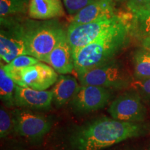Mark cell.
Segmentation results:
<instances>
[{"label": "cell", "instance_id": "obj_1", "mask_svg": "<svg viewBox=\"0 0 150 150\" xmlns=\"http://www.w3.org/2000/svg\"><path fill=\"white\" fill-rule=\"evenodd\" d=\"M140 123L101 117L77 127L68 139L70 150H102L145 134Z\"/></svg>", "mask_w": 150, "mask_h": 150}, {"label": "cell", "instance_id": "obj_2", "mask_svg": "<svg viewBox=\"0 0 150 150\" xmlns=\"http://www.w3.org/2000/svg\"><path fill=\"white\" fill-rule=\"evenodd\" d=\"M130 32V24L122 18L96 40L72 52L76 74L113 60L126 45Z\"/></svg>", "mask_w": 150, "mask_h": 150}, {"label": "cell", "instance_id": "obj_3", "mask_svg": "<svg viewBox=\"0 0 150 150\" xmlns=\"http://www.w3.org/2000/svg\"><path fill=\"white\" fill-rule=\"evenodd\" d=\"M23 24L28 54L42 62L67 36V31L56 20L32 19L24 20Z\"/></svg>", "mask_w": 150, "mask_h": 150}, {"label": "cell", "instance_id": "obj_4", "mask_svg": "<svg viewBox=\"0 0 150 150\" xmlns=\"http://www.w3.org/2000/svg\"><path fill=\"white\" fill-rule=\"evenodd\" d=\"M81 85L101 86L110 89H121L131 85L129 75L115 60L77 74Z\"/></svg>", "mask_w": 150, "mask_h": 150}, {"label": "cell", "instance_id": "obj_5", "mask_svg": "<svg viewBox=\"0 0 150 150\" xmlns=\"http://www.w3.org/2000/svg\"><path fill=\"white\" fill-rule=\"evenodd\" d=\"M0 57L9 63L21 55H29L23 22L18 17L0 18Z\"/></svg>", "mask_w": 150, "mask_h": 150}, {"label": "cell", "instance_id": "obj_6", "mask_svg": "<svg viewBox=\"0 0 150 150\" xmlns=\"http://www.w3.org/2000/svg\"><path fill=\"white\" fill-rule=\"evenodd\" d=\"M118 15L103 17L88 23L70 24L67 29V38L72 52L96 40L102 33L122 20Z\"/></svg>", "mask_w": 150, "mask_h": 150}, {"label": "cell", "instance_id": "obj_7", "mask_svg": "<svg viewBox=\"0 0 150 150\" xmlns=\"http://www.w3.org/2000/svg\"><path fill=\"white\" fill-rule=\"evenodd\" d=\"M14 131L19 136L31 140H38L47 134L52 122L45 115L25 108L13 110Z\"/></svg>", "mask_w": 150, "mask_h": 150}, {"label": "cell", "instance_id": "obj_8", "mask_svg": "<svg viewBox=\"0 0 150 150\" xmlns=\"http://www.w3.org/2000/svg\"><path fill=\"white\" fill-rule=\"evenodd\" d=\"M108 112L117 120L136 123L144 121L147 115L140 93L136 90L119 95L110 103Z\"/></svg>", "mask_w": 150, "mask_h": 150}, {"label": "cell", "instance_id": "obj_9", "mask_svg": "<svg viewBox=\"0 0 150 150\" xmlns=\"http://www.w3.org/2000/svg\"><path fill=\"white\" fill-rule=\"evenodd\" d=\"M112 89L91 85H81L70 104L79 112H89L104 108L109 103Z\"/></svg>", "mask_w": 150, "mask_h": 150}, {"label": "cell", "instance_id": "obj_10", "mask_svg": "<svg viewBox=\"0 0 150 150\" xmlns=\"http://www.w3.org/2000/svg\"><path fill=\"white\" fill-rule=\"evenodd\" d=\"M24 87L38 91H46L55 84L59 74L48 64L38 62L22 70Z\"/></svg>", "mask_w": 150, "mask_h": 150}, {"label": "cell", "instance_id": "obj_11", "mask_svg": "<svg viewBox=\"0 0 150 150\" xmlns=\"http://www.w3.org/2000/svg\"><path fill=\"white\" fill-rule=\"evenodd\" d=\"M15 106L33 110L50 109L53 102L52 91H38L16 85Z\"/></svg>", "mask_w": 150, "mask_h": 150}, {"label": "cell", "instance_id": "obj_12", "mask_svg": "<svg viewBox=\"0 0 150 150\" xmlns=\"http://www.w3.org/2000/svg\"><path fill=\"white\" fill-rule=\"evenodd\" d=\"M43 63H47L60 74H71L74 70L72 49L67 36L48 54Z\"/></svg>", "mask_w": 150, "mask_h": 150}, {"label": "cell", "instance_id": "obj_13", "mask_svg": "<svg viewBox=\"0 0 150 150\" xmlns=\"http://www.w3.org/2000/svg\"><path fill=\"white\" fill-rule=\"evenodd\" d=\"M113 0H93L91 3L74 15L70 24L88 23L103 17L115 15Z\"/></svg>", "mask_w": 150, "mask_h": 150}, {"label": "cell", "instance_id": "obj_14", "mask_svg": "<svg viewBox=\"0 0 150 150\" xmlns=\"http://www.w3.org/2000/svg\"><path fill=\"white\" fill-rule=\"evenodd\" d=\"M28 14L33 20H47L63 16L65 11L61 0H30Z\"/></svg>", "mask_w": 150, "mask_h": 150}, {"label": "cell", "instance_id": "obj_15", "mask_svg": "<svg viewBox=\"0 0 150 150\" xmlns=\"http://www.w3.org/2000/svg\"><path fill=\"white\" fill-rule=\"evenodd\" d=\"M131 31L140 40L150 39V1L129 7Z\"/></svg>", "mask_w": 150, "mask_h": 150}, {"label": "cell", "instance_id": "obj_16", "mask_svg": "<svg viewBox=\"0 0 150 150\" xmlns=\"http://www.w3.org/2000/svg\"><path fill=\"white\" fill-rule=\"evenodd\" d=\"M79 86L76 79L72 75H59V78L51 90L54 104L57 107H61L71 102Z\"/></svg>", "mask_w": 150, "mask_h": 150}, {"label": "cell", "instance_id": "obj_17", "mask_svg": "<svg viewBox=\"0 0 150 150\" xmlns=\"http://www.w3.org/2000/svg\"><path fill=\"white\" fill-rule=\"evenodd\" d=\"M40 61L30 55H21L16 57L9 63L3 64L4 68L16 85L24 87L22 70L25 67L33 65Z\"/></svg>", "mask_w": 150, "mask_h": 150}, {"label": "cell", "instance_id": "obj_18", "mask_svg": "<svg viewBox=\"0 0 150 150\" xmlns=\"http://www.w3.org/2000/svg\"><path fill=\"white\" fill-rule=\"evenodd\" d=\"M135 80L150 78V52L142 47L137 50L133 57Z\"/></svg>", "mask_w": 150, "mask_h": 150}, {"label": "cell", "instance_id": "obj_19", "mask_svg": "<svg viewBox=\"0 0 150 150\" xmlns=\"http://www.w3.org/2000/svg\"><path fill=\"white\" fill-rule=\"evenodd\" d=\"M16 84L13 80L8 76L4 68L3 63H1L0 67V98L8 107L15 106V91Z\"/></svg>", "mask_w": 150, "mask_h": 150}, {"label": "cell", "instance_id": "obj_20", "mask_svg": "<svg viewBox=\"0 0 150 150\" xmlns=\"http://www.w3.org/2000/svg\"><path fill=\"white\" fill-rule=\"evenodd\" d=\"M30 0H0V18L19 17L28 13Z\"/></svg>", "mask_w": 150, "mask_h": 150}, {"label": "cell", "instance_id": "obj_21", "mask_svg": "<svg viewBox=\"0 0 150 150\" xmlns=\"http://www.w3.org/2000/svg\"><path fill=\"white\" fill-rule=\"evenodd\" d=\"M13 131H14L13 113L1 107L0 109V137L4 138Z\"/></svg>", "mask_w": 150, "mask_h": 150}, {"label": "cell", "instance_id": "obj_22", "mask_svg": "<svg viewBox=\"0 0 150 150\" xmlns=\"http://www.w3.org/2000/svg\"><path fill=\"white\" fill-rule=\"evenodd\" d=\"M93 1V0H63V2L67 12L70 15L74 16Z\"/></svg>", "mask_w": 150, "mask_h": 150}, {"label": "cell", "instance_id": "obj_23", "mask_svg": "<svg viewBox=\"0 0 150 150\" xmlns=\"http://www.w3.org/2000/svg\"><path fill=\"white\" fill-rule=\"evenodd\" d=\"M131 86H133L134 90L138 91L140 95L150 99V78L145 80H134Z\"/></svg>", "mask_w": 150, "mask_h": 150}, {"label": "cell", "instance_id": "obj_24", "mask_svg": "<svg viewBox=\"0 0 150 150\" xmlns=\"http://www.w3.org/2000/svg\"><path fill=\"white\" fill-rule=\"evenodd\" d=\"M150 0H128L127 1V7L134 6L141 4L146 3L147 1H149Z\"/></svg>", "mask_w": 150, "mask_h": 150}, {"label": "cell", "instance_id": "obj_25", "mask_svg": "<svg viewBox=\"0 0 150 150\" xmlns=\"http://www.w3.org/2000/svg\"><path fill=\"white\" fill-rule=\"evenodd\" d=\"M142 47L150 52V39H145L141 40Z\"/></svg>", "mask_w": 150, "mask_h": 150}, {"label": "cell", "instance_id": "obj_26", "mask_svg": "<svg viewBox=\"0 0 150 150\" xmlns=\"http://www.w3.org/2000/svg\"><path fill=\"white\" fill-rule=\"evenodd\" d=\"M115 1H117V2H122V1H125V0H115Z\"/></svg>", "mask_w": 150, "mask_h": 150}, {"label": "cell", "instance_id": "obj_27", "mask_svg": "<svg viewBox=\"0 0 150 150\" xmlns=\"http://www.w3.org/2000/svg\"><path fill=\"white\" fill-rule=\"evenodd\" d=\"M149 150H150V149H149Z\"/></svg>", "mask_w": 150, "mask_h": 150}]
</instances>
